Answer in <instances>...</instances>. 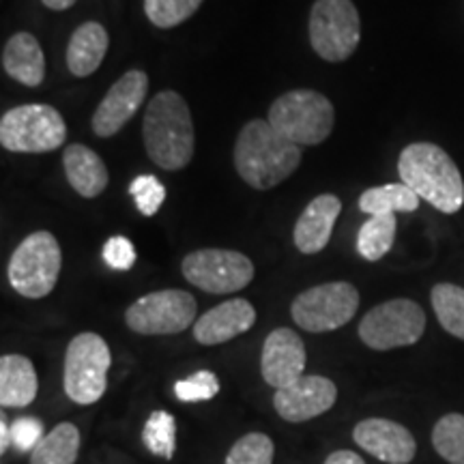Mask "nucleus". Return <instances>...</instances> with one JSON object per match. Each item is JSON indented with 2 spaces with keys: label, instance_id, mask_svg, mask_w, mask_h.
I'll return each instance as SVG.
<instances>
[{
  "label": "nucleus",
  "instance_id": "obj_4",
  "mask_svg": "<svg viewBox=\"0 0 464 464\" xmlns=\"http://www.w3.org/2000/svg\"><path fill=\"white\" fill-rule=\"evenodd\" d=\"M266 121L297 147H314L334 131L335 110L323 92L297 89L284 92L271 103Z\"/></svg>",
  "mask_w": 464,
  "mask_h": 464
},
{
  "label": "nucleus",
  "instance_id": "obj_34",
  "mask_svg": "<svg viewBox=\"0 0 464 464\" xmlns=\"http://www.w3.org/2000/svg\"><path fill=\"white\" fill-rule=\"evenodd\" d=\"M44 437L45 434L42 421L34 420V417H20V420H15L14 426H11V443L22 451H33Z\"/></svg>",
  "mask_w": 464,
  "mask_h": 464
},
{
  "label": "nucleus",
  "instance_id": "obj_11",
  "mask_svg": "<svg viewBox=\"0 0 464 464\" xmlns=\"http://www.w3.org/2000/svg\"><path fill=\"white\" fill-rule=\"evenodd\" d=\"M196 299L188 290H155L127 307L125 323L140 335H174L194 327Z\"/></svg>",
  "mask_w": 464,
  "mask_h": 464
},
{
  "label": "nucleus",
  "instance_id": "obj_15",
  "mask_svg": "<svg viewBox=\"0 0 464 464\" xmlns=\"http://www.w3.org/2000/svg\"><path fill=\"white\" fill-rule=\"evenodd\" d=\"M305 344L297 332L288 327H277L266 335L260 357V372L266 385L284 390L304 376Z\"/></svg>",
  "mask_w": 464,
  "mask_h": 464
},
{
  "label": "nucleus",
  "instance_id": "obj_28",
  "mask_svg": "<svg viewBox=\"0 0 464 464\" xmlns=\"http://www.w3.org/2000/svg\"><path fill=\"white\" fill-rule=\"evenodd\" d=\"M432 445L437 454L450 464H464V415L448 413L432 430Z\"/></svg>",
  "mask_w": 464,
  "mask_h": 464
},
{
  "label": "nucleus",
  "instance_id": "obj_16",
  "mask_svg": "<svg viewBox=\"0 0 464 464\" xmlns=\"http://www.w3.org/2000/svg\"><path fill=\"white\" fill-rule=\"evenodd\" d=\"M353 439L370 456L387 464H409L417 454L415 437L409 428L382 417L359 421L353 430Z\"/></svg>",
  "mask_w": 464,
  "mask_h": 464
},
{
  "label": "nucleus",
  "instance_id": "obj_20",
  "mask_svg": "<svg viewBox=\"0 0 464 464\" xmlns=\"http://www.w3.org/2000/svg\"><path fill=\"white\" fill-rule=\"evenodd\" d=\"M39 392L37 370L24 355H3L0 359V404L3 409H26Z\"/></svg>",
  "mask_w": 464,
  "mask_h": 464
},
{
  "label": "nucleus",
  "instance_id": "obj_19",
  "mask_svg": "<svg viewBox=\"0 0 464 464\" xmlns=\"http://www.w3.org/2000/svg\"><path fill=\"white\" fill-rule=\"evenodd\" d=\"M65 177L72 188L84 198H95L108 188L110 174L103 160L84 144H69L63 153Z\"/></svg>",
  "mask_w": 464,
  "mask_h": 464
},
{
  "label": "nucleus",
  "instance_id": "obj_1",
  "mask_svg": "<svg viewBox=\"0 0 464 464\" xmlns=\"http://www.w3.org/2000/svg\"><path fill=\"white\" fill-rule=\"evenodd\" d=\"M301 147L271 127L269 121L254 119L243 125L235 144V168L249 188L266 191L297 170Z\"/></svg>",
  "mask_w": 464,
  "mask_h": 464
},
{
  "label": "nucleus",
  "instance_id": "obj_37",
  "mask_svg": "<svg viewBox=\"0 0 464 464\" xmlns=\"http://www.w3.org/2000/svg\"><path fill=\"white\" fill-rule=\"evenodd\" d=\"M9 440H11V430H9L7 421L0 420V454H5V451H7Z\"/></svg>",
  "mask_w": 464,
  "mask_h": 464
},
{
  "label": "nucleus",
  "instance_id": "obj_24",
  "mask_svg": "<svg viewBox=\"0 0 464 464\" xmlns=\"http://www.w3.org/2000/svg\"><path fill=\"white\" fill-rule=\"evenodd\" d=\"M420 196L409 185L390 183L382 188H370L359 196V208L372 216H390V213H413L420 207Z\"/></svg>",
  "mask_w": 464,
  "mask_h": 464
},
{
  "label": "nucleus",
  "instance_id": "obj_27",
  "mask_svg": "<svg viewBox=\"0 0 464 464\" xmlns=\"http://www.w3.org/2000/svg\"><path fill=\"white\" fill-rule=\"evenodd\" d=\"M142 440L150 454L172 460L177 454V420L168 411H153L142 428Z\"/></svg>",
  "mask_w": 464,
  "mask_h": 464
},
{
  "label": "nucleus",
  "instance_id": "obj_22",
  "mask_svg": "<svg viewBox=\"0 0 464 464\" xmlns=\"http://www.w3.org/2000/svg\"><path fill=\"white\" fill-rule=\"evenodd\" d=\"M5 73L17 80L20 84L39 86L45 75V56L34 34L15 33L3 48Z\"/></svg>",
  "mask_w": 464,
  "mask_h": 464
},
{
  "label": "nucleus",
  "instance_id": "obj_33",
  "mask_svg": "<svg viewBox=\"0 0 464 464\" xmlns=\"http://www.w3.org/2000/svg\"><path fill=\"white\" fill-rule=\"evenodd\" d=\"M103 263L114 271H130L136 263V247L127 237H110L102 249Z\"/></svg>",
  "mask_w": 464,
  "mask_h": 464
},
{
  "label": "nucleus",
  "instance_id": "obj_35",
  "mask_svg": "<svg viewBox=\"0 0 464 464\" xmlns=\"http://www.w3.org/2000/svg\"><path fill=\"white\" fill-rule=\"evenodd\" d=\"M324 464H365V462H363L362 456L355 454V451L338 450V451H334V454L327 456Z\"/></svg>",
  "mask_w": 464,
  "mask_h": 464
},
{
  "label": "nucleus",
  "instance_id": "obj_3",
  "mask_svg": "<svg viewBox=\"0 0 464 464\" xmlns=\"http://www.w3.org/2000/svg\"><path fill=\"white\" fill-rule=\"evenodd\" d=\"M398 174L404 185L439 208L440 213H458L464 205V181L456 161L432 142H415L402 149Z\"/></svg>",
  "mask_w": 464,
  "mask_h": 464
},
{
  "label": "nucleus",
  "instance_id": "obj_14",
  "mask_svg": "<svg viewBox=\"0 0 464 464\" xmlns=\"http://www.w3.org/2000/svg\"><path fill=\"white\" fill-rule=\"evenodd\" d=\"M338 400V387L332 379L318 374H304L293 385L277 390L274 409L284 421L304 423L324 415Z\"/></svg>",
  "mask_w": 464,
  "mask_h": 464
},
{
  "label": "nucleus",
  "instance_id": "obj_30",
  "mask_svg": "<svg viewBox=\"0 0 464 464\" xmlns=\"http://www.w3.org/2000/svg\"><path fill=\"white\" fill-rule=\"evenodd\" d=\"M202 0H144V14L158 28H174L198 11Z\"/></svg>",
  "mask_w": 464,
  "mask_h": 464
},
{
  "label": "nucleus",
  "instance_id": "obj_29",
  "mask_svg": "<svg viewBox=\"0 0 464 464\" xmlns=\"http://www.w3.org/2000/svg\"><path fill=\"white\" fill-rule=\"evenodd\" d=\"M276 445L265 432H249L232 445L226 464H274Z\"/></svg>",
  "mask_w": 464,
  "mask_h": 464
},
{
  "label": "nucleus",
  "instance_id": "obj_36",
  "mask_svg": "<svg viewBox=\"0 0 464 464\" xmlns=\"http://www.w3.org/2000/svg\"><path fill=\"white\" fill-rule=\"evenodd\" d=\"M44 7H48L52 11H67L69 7H73L78 0H42Z\"/></svg>",
  "mask_w": 464,
  "mask_h": 464
},
{
  "label": "nucleus",
  "instance_id": "obj_18",
  "mask_svg": "<svg viewBox=\"0 0 464 464\" xmlns=\"http://www.w3.org/2000/svg\"><path fill=\"white\" fill-rule=\"evenodd\" d=\"M340 211L342 200L334 194H321L310 200L295 224V246L301 254H318L327 247Z\"/></svg>",
  "mask_w": 464,
  "mask_h": 464
},
{
  "label": "nucleus",
  "instance_id": "obj_12",
  "mask_svg": "<svg viewBox=\"0 0 464 464\" xmlns=\"http://www.w3.org/2000/svg\"><path fill=\"white\" fill-rule=\"evenodd\" d=\"M183 276L205 293L228 295L254 280V265L235 249H196L183 258Z\"/></svg>",
  "mask_w": 464,
  "mask_h": 464
},
{
  "label": "nucleus",
  "instance_id": "obj_32",
  "mask_svg": "<svg viewBox=\"0 0 464 464\" xmlns=\"http://www.w3.org/2000/svg\"><path fill=\"white\" fill-rule=\"evenodd\" d=\"M174 393L181 402H205V400L216 398L219 393V381L218 376L208 370H200V372L188 376V379L179 381L174 385Z\"/></svg>",
  "mask_w": 464,
  "mask_h": 464
},
{
  "label": "nucleus",
  "instance_id": "obj_23",
  "mask_svg": "<svg viewBox=\"0 0 464 464\" xmlns=\"http://www.w3.org/2000/svg\"><path fill=\"white\" fill-rule=\"evenodd\" d=\"M80 454V430L72 421L58 423L31 451V464H75Z\"/></svg>",
  "mask_w": 464,
  "mask_h": 464
},
{
  "label": "nucleus",
  "instance_id": "obj_21",
  "mask_svg": "<svg viewBox=\"0 0 464 464\" xmlns=\"http://www.w3.org/2000/svg\"><path fill=\"white\" fill-rule=\"evenodd\" d=\"M110 37L100 22H84L72 33L67 44V67L75 78H86L102 67Z\"/></svg>",
  "mask_w": 464,
  "mask_h": 464
},
{
  "label": "nucleus",
  "instance_id": "obj_2",
  "mask_svg": "<svg viewBox=\"0 0 464 464\" xmlns=\"http://www.w3.org/2000/svg\"><path fill=\"white\" fill-rule=\"evenodd\" d=\"M142 130L144 147L155 166L183 170L194 158V123L188 102L179 92L161 91L149 102Z\"/></svg>",
  "mask_w": 464,
  "mask_h": 464
},
{
  "label": "nucleus",
  "instance_id": "obj_26",
  "mask_svg": "<svg viewBox=\"0 0 464 464\" xmlns=\"http://www.w3.org/2000/svg\"><path fill=\"white\" fill-rule=\"evenodd\" d=\"M430 299L440 327L454 338L464 340V288L456 284H437Z\"/></svg>",
  "mask_w": 464,
  "mask_h": 464
},
{
  "label": "nucleus",
  "instance_id": "obj_6",
  "mask_svg": "<svg viewBox=\"0 0 464 464\" xmlns=\"http://www.w3.org/2000/svg\"><path fill=\"white\" fill-rule=\"evenodd\" d=\"M67 140L61 112L48 103L11 108L0 119V144L11 153H50Z\"/></svg>",
  "mask_w": 464,
  "mask_h": 464
},
{
  "label": "nucleus",
  "instance_id": "obj_9",
  "mask_svg": "<svg viewBox=\"0 0 464 464\" xmlns=\"http://www.w3.org/2000/svg\"><path fill=\"white\" fill-rule=\"evenodd\" d=\"M426 332V314L411 299H392L372 307L359 323V338L374 351L413 346Z\"/></svg>",
  "mask_w": 464,
  "mask_h": 464
},
{
  "label": "nucleus",
  "instance_id": "obj_31",
  "mask_svg": "<svg viewBox=\"0 0 464 464\" xmlns=\"http://www.w3.org/2000/svg\"><path fill=\"white\" fill-rule=\"evenodd\" d=\"M130 194L142 216L153 218L166 200V188L153 174H140L130 185Z\"/></svg>",
  "mask_w": 464,
  "mask_h": 464
},
{
  "label": "nucleus",
  "instance_id": "obj_8",
  "mask_svg": "<svg viewBox=\"0 0 464 464\" xmlns=\"http://www.w3.org/2000/svg\"><path fill=\"white\" fill-rule=\"evenodd\" d=\"M362 39V20L353 0H316L310 11V44L323 61L342 63Z\"/></svg>",
  "mask_w": 464,
  "mask_h": 464
},
{
  "label": "nucleus",
  "instance_id": "obj_10",
  "mask_svg": "<svg viewBox=\"0 0 464 464\" xmlns=\"http://www.w3.org/2000/svg\"><path fill=\"white\" fill-rule=\"evenodd\" d=\"M359 293L348 282H329L307 288L290 305L293 321L310 334H327L344 327L357 314Z\"/></svg>",
  "mask_w": 464,
  "mask_h": 464
},
{
  "label": "nucleus",
  "instance_id": "obj_13",
  "mask_svg": "<svg viewBox=\"0 0 464 464\" xmlns=\"http://www.w3.org/2000/svg\"><path fill=\"white\" fill-rule=\"evenodd\" d=\"M149 75L140 69H131L121 75L116 82L110 86L95 114H92V131L100 138H110L119 133L130 121L136 116L147 100Z\"/></svg>",
  "mask_w": 464,
  "mask_h": 464
},
{
  "label": "nucleus",
  "instance_id": "obj_17",
  "mask_svg": "<svg viewBox=\"0 0 464 464\" xmlns=\"http://www.w3.org/2000/svg\"><path fill=\"white\" fill-rule=\"evenodd\" d=\"M256 323V310L247 299L224 301L205 312L194 323V338L198 344L216 346L249 332Z\"/></svg>",
  "mask_w": 464,
  "mask_h": 464
},
{
  "label": "nucleus",
  "instance_id": "obj_7",
  "mask_svg": "<svg viewBox=\"0 0 464 464\" xmlns=\"http://www.w3.org/2000/svg\"><path fill=\"white\" fill-rule=\"evenodd\" d=\"M112 365L108 342L97 334H78L65 353L63 385L69 400L80 406L100 402L108 387V370Z\"/></svg>",
  "mask_w": 464,
  "mask_h": 464
},
{
  "label": "nucleus",
  "instance_id": "obj_5",
  "mask_svg": "<svg viewBox=\"0 0 464 464\" xmlns=\"http://www.w3.org/2000/svg\"><path fill=\"white\" fill-rule=\"evenodd\" d=\"M63 266V252L48 230L28 235L9 258L7 277L11 288L26 299H44L54 290Z\"/></svg>",
  "mask_w": 464,
  "mask_h": 464
},
{
  "label": "nucleus",
  "instance_id": "obj_25",
  "mask_svg": "<svg viewBox=\"0 0 464 464\" xmlns=\"http://www.w3.org/2000/svg\"><path fill=\"white\" fill-rule=\"evenodd\" d=\"M396 228H398V222L396 218H393V213H390V216L368 218L362 228H359L357 252L362 254L365 260H370V263L381 260L393 246Z\"/></svg>",
  "mask_w": 464,
  "mask_h": 464
}]
</instances>
